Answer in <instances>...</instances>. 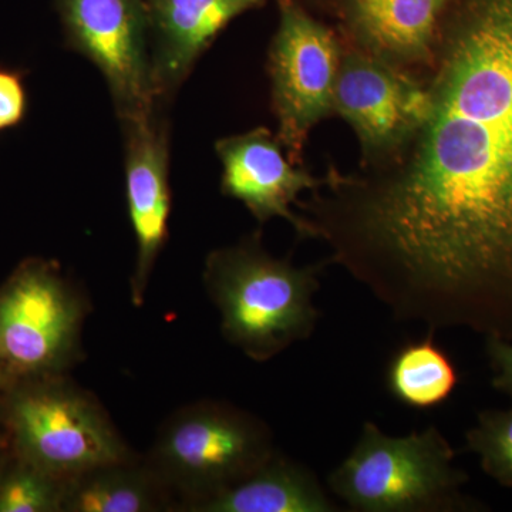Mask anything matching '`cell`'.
<instances>
[{
	"instance_id": "1",
	"label": "cell",
	"mask_w": 512,
	"mask_h": 512,
	"mask_svg": "<svg viewBox=\"0 0 512 512\" xmlns=\"http://www.w3.org/2000/svg\"><path fill=\"white\" fill-rule=\"evenodd\" d=\"M429 116L366 173H332L302 211L330 264L394 318L512 339V0H461Z\"/></svg>"
},
{
	"instance_id": "2",
	"label": "cell",
	"mask_w": 512,
	"mask_h": 512,
	"mask_svg": "<svg viewBox=\"0 0 512 512\" xmlns=\"http://www.w3.org/2000/svg\"><path fill=\"white\" fill-rule=\"evenodd\" d=\"M323 264L295 266L262 247L256 232L232 247L215 249L205 259V291L221 315L225 340L254 362L264 363L311 338L319 311Z\"/></svg>"
},
{
	"instance_id": "3",
	"label": "cell",
	"mask_w": 512,
	"mask_h": 512,
	"mask_svg": "<svg viewBox=\"0 0 512 512\" xmlns=\"http://www.w3.org/2000/svg\"><path fill=\"white\" fill-rule=\"evenodd\" d=\"M276 451L268 424L227 402L201 400L168 416L144 458L188 511L254 474Z\"/></svg>"
},
{
	"instance_id": "4",
	"label": "cell",
	"mask_w": 512,
	"mask_h": 512,
	"mask_svg": "<svg viewBox=\"0 0 512 512\" xmlns=\"http://www.w3.org/2000/svg\"><path fill=\"white\" fill-rule=\"evenodd\" d=\"M436 426L396 437L366 421L348 457L328 477L333 494L360 512H456L474 507L461 493L468 476Z\"/></svg>"
},
{
	"instance_id": "5",
	"label": "cell",
	"mask_w": 512,
	"mask_h": 512,
	"mask_svg": "<svg viewBox=\"0 0 512 512\" xmlns=\"http://www.w3.org/2000/svg\"><path fill=\"white\" fill-rule=\"evenodd\" d=\"M86 291L60 266L30 258L0 286V384L67 375L84 359Z\"/></svg>"
},
{
	"instance_id": "6",
	"label": "cell",
	"mask_w": 512,
	"mask_h": 512,
	"mask_svg": "<svg viewBox=\"0 0 512 512\" xmlns=\"http://www.w3.org/2000/svg\"><path fill=\"white\" fill-rule=\"evenodd\" d=\"M2 424L15 456L67 480L138 458L99 400L67 375L6 390Z\"/></svg>"
},
{
	"instance_id": "7",
	"label": "cell",
	"mask_w": 512,
	"mask_h": 512,
	"mask_svg": "<svg viewBox=\"0 0 512 512\" xmlns=\"http://www.w3.org/2000/svg\"><path fill=\"white\" fill-rule=\"evenodd\" d=\"M279 26L269 49L272 107L278 138L292 163L316 124L333 114V94L342 52L332 30L296 0H278Z\"/></svg>"
},
{
	"instance_id": "8",
	"label": "cell",
	"mask_w": 512,
	"mask_h": 512,
	"mask_svg": "<svg viewBox=\"0 0 512 512\" xmlns=\"http://www.w3.org/2000/svg\"><path fill=\"white\" fill-rule=\"evenodd\" d=\"M67 45L96 64L121 121L158 107L146 0H56Z\"/></svg>"
},
{
	"instance_id": "9",
	"label": "cell",
	"mask_w": 512,
	"mask_h": 512,
	"mask_svg": "<svg viewBox=\"0 0 512 512\" xmlns=\"http://www.w3.org/2000/svg\"><path fill=\"white\" fill-rule=\"evenodd\" d=\"M429 110V89L396 63L366 50L342 56L333 114L355 131L366 164L382 163L402 150L423 126Z\"/></svg>"
},
{
	"instance_id": "10",
	"label": "cell",
	"mask_w": 512,
	"mask_h": 512,
	"mask_svg": "<svg viewBox=\"0 0 512 512\" xmlns=\"http://www.w3.org/2000/svg\"><path fill=\"white\" fill-rule=\"evenodd\" d=\"M128 217L136 237V264L130 298L136 308L146 299L151 272L167 244L171 215L170 137L154 109L146 116L121 121Z\"/></svg>"
},
{
	"instance_id": "11",
	"label": "cell",
	"mask_w": 512,
	"mask_h": 512,
	"mask_svg": "<svg viewBox=\"0 0 512 512\" xmlns=\"http://www.w3.org/2000/svg\"><path fill=\"white\" fill-rule=\"evenodd\" d=\"M222 164L221 190L229 198L241 201L259 224L272 218H284L301 238H313L311 224L295 214L303 191L325 187L326 178L313 177L292 163L278 137L266 127H256L215 143Z\"/></svg>"
},
{
	"instance_id": "12",
	"label": "cell",
	"mask_w": 512,
	"mask_h": 512,
	"mask_svg": "<svg viewBox=\"0 0 512 512\" xmlns=\"http://www.w3.org/2000/svg\"><path fill=\"white\" fill-rule=\"evenodd\" d=\"M157 100L183 84L195 62L242 13L268 0H146Z\"/></svg>"
},
{
	"instance_id": "13",
	"label": "cell",
	"mask_w": 512,
	"mask_h": 512,
	"mask_svg": "<svg viewBox=\"0 0 512 512\" xmlns=\"http://www.w3.org/2000/svg\"><path fill=\"white\" fill-rule=\"evenodd\" d=\"M450 0H342L350 32L366 52L396 64L431 55Z\"/></svg>"
},
{
	"instance_id": "14",
	"label": "cell",
	"mask_w": 512,
	"mask_h": 512,
	"mask_svg": "<svg viewBox=\"0 0 512 512\" xmlns=\"http://www.w3.org/2000/svg\"><path fill=\"white\" fill-rule=\"evenodd\" d=\"M190 512H335L318 477L301 463L275 451L244 481L195 504Z\"/></svg>"
},
{
	"instance_id": "15",
	"label": "cell",
	"mask_w": 512,
	"mask_h": 512,
	"mask_svg": "<svg viewBox=\"0 0 512 512\" xmlns=\"http://www.w3.org/2000/svg\"><path fill=\"white\" fill-rule=\"evenodd\" d=\"M178 501L140 457L103 464L70 478L62 512H157Z\"/></svg>"
},
{
	"instance_id": "16",
	"label": "cell",
	"mask_w": 512,
	"mask_h": 512,
	"mask_svg": "<svg viewBox=\"0 0 512 512\" xmlns=\"http://www.w3.org/2000/svg\"><path fill=\"white\" fill-rule=\"evenodd\" d=\"M458 384L456 366L430 335L394 353L387 366L386 387L397 402L427 410L447 402Z\"/></svg>"
},
{
	"instance_id": "17",
	"label": "cell",
	"mask_w": 512,
	"mask_h": 512,
	"mask_svg": "<svg viewBox=\"0 0 512 512\" xmlns=\"http://www.w3.org/2000/svg\"><path fill=\"white\" fill-rule=\"evenodd\" d=\"M67 485V478L13 453L0 477V512H62Z\"/></svg>"
},
{
	"instance_id": "18",
	"label": "cell",
	"mask_w": 512,
	"mask_h": 512,
	"mask_svg": "<svg viewBox=\"0 0 512 512\" xmlns=\"http://www.w3.org/2000/svg\"><path fill=\"white\" fill-rule=\"evenodd\" d=\"M466 440L468 450L480 457L485 474L512 488V407L481 413Z\"/></svg>"
},
{
	"instance_id": "19",
	"label": "cell",
	"mask_w": 512,
	"mask_h": 512,
	"mask_svg": "<svg viewBox=\"0 0 512 512\" xmlns=\"http://www.w3.org/2000/svg\"><path fill=\"white\" fill-rule=\"evenodd\" d=\"M28 111V92L22 73L0 69V131L18 127Z\"/></svg>"
},
{
	"instance_id": "20",
	"label": "cell",
	"mask_w": 512,
	"mask_h": 512,
	"mask_svg": "<svg viewBox=\"0 0 512 512\" xmlns=\"http://www.w3.org/2000/svg\"><path fill=\"white\" fill-rule=\"evenodd\" d=\"M487 352L495 370L493 386L512 397V343L500 336H488Z\"/></svg>"
},
{
	"instance_id": "21",
	"label": "cell",
	"mask_w": 512,
	"mask_h": 512,
	"mask_svg": "<svg viewBox=\"0 0 512 512\" xmlns=\"http://www.w3.org/2000/svg\"><path fill=\"white\" fill-rule=\"evenodd\" d=\"M12 457V441H10L8 431L3 427V429L0 430V477H2L3 471H5V468L8 466L10 458Z\"/></svg>"
},
{
	"instance_id": "22",
	"label": "cell",
	"mask_w": 512,
	"mask_h": 512,
	"mask_svg": "<svg viewBox=\"0 0 512 512\" xmlns=\"http://www.w3.org/2000/svg\"><path fill=\"white\" fill-rule=\"evenodd\" d=\"M5 394V389H3L2 384H0V424H2L3 403H5Z\"/></svg>"
}]
</instances>
